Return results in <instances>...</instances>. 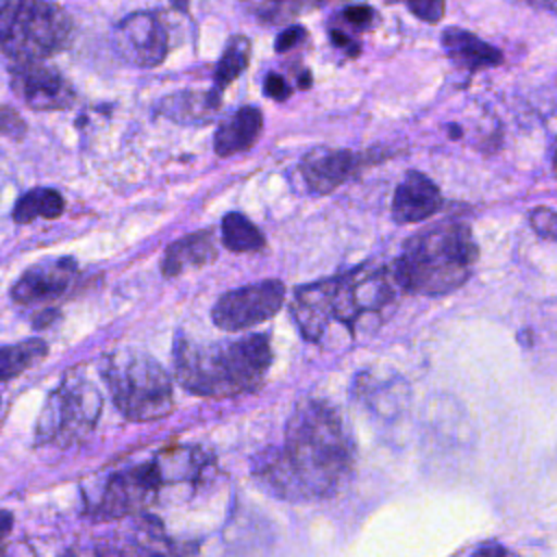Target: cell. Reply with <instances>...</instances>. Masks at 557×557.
I'll use <instances>...</instances> for the list:
<instances>
[{
    "instance_id": "cell-1",
    "label": "cell",
    "mask_w": 557,
    "mask_h": 557,
    "mask_svg": "<svg viewBox=\"0 0 557 557\" xmlns=\"http://www.w3.org/2000/svg\"><path fill=\"white\" fill-rule=\"evenodd\" d=\"M355 446L339 413L322 400L300 403L287 420L283 444L255 466L261 485L285 500H318L348 479Z\"/></svg>"
},
{
    "instance_id": "cell-2",
    "label": "cell",
    "mask_w": 557,
    "mask_h": 557,
    "mask_svg": "<svg viewBox=\"0 0 557 557\" xmlns=\"http://www.w3.org/2000/svg\"><path fill=\"white\" fill-rule=\"evenodd\" d=\"M396 287L392 268L363 263L342 276L298 287L292 315L305 339L322 342L331 324H342L352 333L366 318L383 313Z\"/></svg>"
},
{
    "instance_id": "cell-3",
    "label": "cell",
    "mask_w": 557,
    "mask_h": 557,
    "mask_svg": "<svg viewBox=\"0 0 557 557\" xmlns=\"http://www.w3.org/2000/svg\"><path fill=\"white\" fill-rule=\"evenodd\" d=\"M174 363L176 379L187 392L205 398H233L263 385L272 348L268 335L261 333L211 344L178 339Z\"/></svg>"
},
{
    "instance_id": "cell-4",
    "label": "cell",
    "mask_w": 557,
    "mask_h": 557,
    "mask_svg": "<svg viewBox=\"0 0 557 557\" xmlns=\"http://www.w3.org/2000/svg\"><path fill=\"white\" fill-rule=\"evenodd\" d=\"M479 259V246L463 222L444 220L411 235L392 265L400 289L444 296L461 287Z\"/></svg>"
},
{
    "instance_id": "cell-5",
    "label": "cell",
    "mask_w": 557,
    "mask_h": 557,
    "mask_svg": "<svg viewBox=\"0 0 557 557\" xmlns=\"http://www.w3.org/2000/svg\"><path fill=\"white\" fill-rule=\"evenodd\" d=\"M109 396L128 420H159L172 407V381L150 355L124 348L107 355L100 366Z\"/></svg>"
},
{
    "instance_id": "cell-6",
    "label": "cell",
    "mask_w": 557,
    "mask_h": 557,
    "mask_svg": "<svg viewBox=\"0 0 557 557\" xmlns=\"http://www.w3.org/2000/svg\"><path fill=\"white\" fill-rule=\"evenodd\" d=\"M0 37L2 52L13 65L39 63L70 44L72 22L61 7L50 2H4Z\"/></svg>"
},
{
    "instance_id": "cell-7",
    "label": "cell",
    "mask_w": 557,
    "mask_h": 557,
    "mask_svg": "<svg viewBox=\"0 0 557 557\" xmlns=\"http://www.w3.org/2000/svg\"><path fill=\"white\" fill-rule=\"evenodd\" d=\"M100 411L102 394L81 370H74L48 394L35 426V440L41 446H76L94 431Z\"/></svg>"
},
{
    "instance_id": "cell-8",
    "label": "cell",
    "mask_w": 557,
    "mask_h": 557,
    "mask_svg": "<svg viewBox=\"0 0 557 557\" xmlns=\"http://www.w3.org/2000/svg\"><path fill=\"white\" fill-rule=\"evenodd\" d=\"M163 461H146L111 474L94 511L100 518H124L148 509L165 483Z\"/></svg>"
},
{
    "instance_id": "cell-9",
    "label": "cell",
    "mask_w": 557,
    "mask_h": 557,
    "mask_svg": "<svg viewBox=\"0 0 557 557\" xmlns=\"http://www.w3.org/2000/svg\"><path fill=\"white\" fill-rule=\"evenodd\" d=\"M283 300L285 285L278 278H268L222 294L211 309V318L222 331H246L272 318Z\"/></svg>"
},
{
    "instance_id": "cell-10",
    "label": "cell",
    "mask_w": 557,
    "mask_h": 557,
    "mask_svg": "<svg viewBox=\"0 0 557 557\" xmlns=\"http://www.w3.org/2000/svg\"><path fill=\"white\" fill-rule=\"evenodd\" d=\"M168 28L152 11H139L124 17L113 33L115 52L135 67H154L168 54Z\"/></svg>"
},
{
    "instance_id": "cell-11",
    "label": "cell",
    "mask_w": 557,
    "mask_h": 557,
    "mask_svg": "<svg viewBox=\"0 0 557 557\" xmlns=\"http://www.w3.org/2000/svg\"><path fill=\"white\" fill-rule=\"evenodd\" d=\"M9 76L13 94L30 109H65L74 100L72 85L54 67H48L44 63L11 65Z\"/></svg>"
},
{
    "instance_id": "cell-12",
    "label": "cell",
    "mask_w": 557,
    "mask_h": 557,
    "mask_svg": "<svg viewBox=\"0 0 557 557\" xmlns=\"http://www.w3.org/2000/svg\"><path fill=\"white\" fill-rule=\"evenodd\" d=\"M78 276L74 259H46L30 265L11 287V298L20 305H41L63 298Z\"/></svg>"
},
{
    "instance_id": "cell-13",
    "label": "cell",
    "mask_w": 557,
    "mask_h": 557,
    "mask_svg": "<svg viewBox=\"0 0 557 557\" xmlns=\"http://www.w3.org/2000/svg\"><path fill=\"white\" fill-rule=\"evenodd\" d=\"M361 157L350 150L315 148L300 161V174L307 187L315 194H329L348 181L359 170Z\"/></svg>"
},
{
    "instance_id": "cell-14",
    "label": "cell",
    "mask_w": 557,
    "mask_h": 557,
    "mask_svg": "<svg viewBox=\"0 0 557 557\" xmlns=\"http://www.w3.org/2000/svg\"><path fill=\"white\" fill-rule=\"evenodd\" d=\"M442 207L437 185L422 172H407L392 198V218L398 224H416Z\"/></svg>"
},
{
    "instance_id": "cell-15",
    "label": "cell",
    "mask_w": 557,
    "mask_h": 557,
    "mask_svg": "<svg viewBox=\"0 0 557 557\" xmlns=\"http://www.w3.org/2000/svg\"><path fill=\"white\" fill-rule=\"evenodd\" d=\"M215 233L213 228H202L191 235H185L176 242H172L165 248L163 261H161V272L168 278H176L183 272L191 268H200L209 261L215 259Z\"/></svg>"
},
{
    "instance_id": "cell-16",
    "label": "cell",
    "mask_w": 557,
    "mask_h": 557,
    "mask_svg": "<svg viewBox=\"0 0 557 557\" xmlns=\"http://www.w3.org/2000/svg\"><path fill=\"white\" fill-rule=\"evenodd\" d=\"M442 46L448 59L468 72H476L483 67H494L503 63V52L492 44L483 41L470 30L463 28H446L442 33Z\"/></svg>"
},
{
    "instance_id": "cell-17",
    "label": "cell",
    "mask_w": 557,
    "mask_h": 557,
    "mask_svg": "<svg viewBox=\"0 0 557 557\" xmlns=\"http://www.w3.org/2000/svg\"><path fill=\"white\" fill-rule=\"evenodd\" d=\"M263 115L257 107H242L224 122L213 135V150L220 157H233L248 150L261 135Z\"/></svg>"
},
{
    "instance_id": "cell-18",
    "label": "cell",
    "mask_w": 557,
    "mask_h": 557,
    "mask_svg": "<svg viewBox=\"0 0 557 557\" xmlns=\"http://www.w3.org/2000/svg\"><path fill=\"white\" fill-rule=\"evenodd\" d=\"M222 98L213 91H176L159 100L157 111L178 124H205L220 109Z\"/></svg>"
},
{
    "instance_id": "cell-19",
    "label": "cell",
    "mask_w": 557,
    "mask_h": 557,
    "mask_svg": "<svg viewBox=\"0 0 557 557\" xmlns=\"http://www.w3.org/2000/svg\"><path fill=\"white\" fill-rule=\"evenodd\" d=\"M65 209L63 196L52 187H35L26 191L13 207V222L30 224L37 218H59Z\"/></svg>"
},
{
    "instance_id": "cell-20",
    "label": "cell",
    "mask_w": 557,
    "mask_h": 557,
    "mask_svg": "<svg viewBox=\"0 0 557 557\" xmlns=\"http://www.w3.org/2000/svg\"><path fill=\"white\" fill-rule=\"evenodd\" d=\"M222 244L231 252H255L263 248L265 237L246 215L231 211L222 218Z\"/></svg>"
},
{
    "instance_id": "cell-21",
    "label": "cell",
    "mask_w": 557,
    "mask_h": 557,
    "mask_svg": "<svg viewBox=\"0 0 557 557\" xmlns=\"http://www.w3.org/2000/svg\"><path fill=\"white\" fill-rule=\"evenodd\" d=\"M48 355V346L44 339H24L17 344H9L0 352V366H2V383H9L30 366L39 363Z\"/></svg>"
},
{
    "instance_id": "cell-22",
    "label": "cell",
    "mask_w": 557,
    "mask_h": 557,
    "mask_svg": "<svg viewBox=\"0 0 557 557\" xmlns=\"http://www.w3.org/2000/svg\"><path fill=\"white\" fill-rule=\"evenodd\" d=\"M248 61H250V41L244 35H233L213 72L215 91L222 94V89L228 87L246 70Z\"/></svg>"
},
{
    "instance_id": "cell-23",
    "label": "cell",
    "mask_w": 557,
    "mask_h": 557,
    "mask_svg": "<svg viewBox=\"0 0 557 557\" xmlns=\"http://www.w3.org/2000/svg\"><path fill=\"white\" fill-rule=\"evenodd\" d=\"M337 17V24L342 26H335L333 30L335 33H342L346 35L348 39L357 41L355 39V33H361V30H368L374 22H376V13L372 7H366V4H357V7H346Z\"/></svg>"
},
{
    "instance_id": "cell-24",
    "label": "cell",
    "mask_w": 557,
    "mask_h": 557,
    "mask_svg": "<svg viewBox=\"0 0 557 557\" xmlns=\"http://www.w3.org/2000/svg\"><path fill=\"white\" fill-rule=\"evenodd\" d=\"M305 37H307V30H305V28H300V26L285 28V30L276 37L274 48H276V52H287V50H292L294 46H298Z\"/></svg>"
},
{
    "instance_id": "cell-25",
    "label": "cell",
    "mask_w": 557,
    "mask_h": 557,
    "mask_svg": "<svg viewBox=\"0 0 557 557\" xmlns=\"http://www.w3.org/2000/svg\"><path fill=\"white\" fill-rule=\"evenodd\" d=\"M407 9L426 22H437L444 15L446 7H444V2H418V4L411 2V4H407Z\"/></svg>"
},
{
    "instance_id": "cell-26",
    "label": "cell",
    "mask_w": 557,
    "mask_h": 557,
    "mask_svg": "<svg viewBox=\"0 0 557 557\" xmlns=\"http://www.w3.org/2000/svg\"><path fill=\"white\" fill-rule=\"evenodd\" d=\"M265 94H268L272 100L283 102V100L289 98L292 87L285 83L283 76H278V74H268V76H265Z\"/></svg>"
},
{
    "instance_id": "cell-27",
    "label": "cell",
    "mask_w": 557,
    "mask_h": 557,
    "mask_svg": "<svg viewBox=\"0 0 557 557\" xmlns=\"http://www.w3.org/2000/svg\"><path fill=\"white\" fill-rule=\"evenodd\" d=\"M2 133L7 137H20L24 133V122L22 117L17 115V111H13L9 104L2 107Z\"/></svg>"
},
{
    "instance_id": "cell-28",
    "label": "cell",
    "mask_w": 557,
    "mask_h": 557,
    "mask_svg": "<svg viewBox=\"0 0 557 557\" xmlns=\"http://www.w3.org/2000/svg\"><path fill=\"white\" fill-rule=\"evenodd\" d=\"M470 557H507V548L503 544L490 540V542L479 544Z\"/></svg>"
},
{
    "instance_id": "cell-29",
    "label": "cell",
    "mask_w": 557,
    "mask_h": 557,
    "mask_svg": "<svg viewBox=\"0 0 557 557\" xmlns=\"http://www.w3.org/2000/svg\"><path fill=\"white\" fill-rule=\"evenodd\" d=\"M2 557H37V555H35V550H33L30 546H26V544H13V546L4 544Z\"/></svg>"
},
{
    "instance_id": "cell-30",
    "label": "cell",
    "mask_w": 557,
    "mask_h": 557,
    "mask_svg": "<svg viewBox=\"0 0 557 557\" xmlns=\"http://www.w3.org/2000/svg\"><path fill=\"white\" fill-rule=\"evenodd\" d=\"M63 557H78L74 550H67ZM94 557H117L109 546H104V548H98L96 553H94Z\"/></svg>"
},
{
    "instance_id": "cell-31",
    "label": "cell",
    "mask_w": 557,
    "mask_h": 557,
    "mask_svg": "<svg viewBox=\"0 0 557 557\" xmlns=\"http://www.w3.org/2000/svg\"><path fill=\"white\" fill-rule=\"evenodd\" d=\"M537 7H542V9H548V11L557 13V2H546V4H537Z\"/></svg>"
}]
</instances>
